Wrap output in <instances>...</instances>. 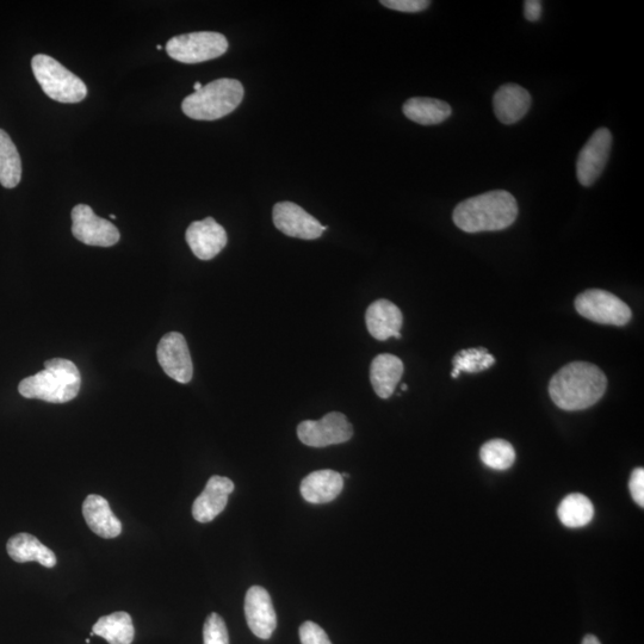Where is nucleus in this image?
Wrapping results in <instances>:
<instances>
[{"mask_svg":"<svg viewBox=\"0 0 644 644\" xmlns=\"http://www.w3.org/2000/svg\"><path fill=\"white\" fill-rule=\"evenodd\" d=\"M608 379L602 369L587 362H573L553 376L549 394L554 404L563 411H582L596 405L603 398Z\"/></svg>","mask_w":644,"mask_h":644,"instance_id":"f257e3e1","label":"nucleus"},{"mask_svg":"<svg viewBox=\"0 0 644 644\" xmlns=\"http://www.w3.org/2000/svg\"><path fill=\"white\" fill-rule=\"evenodd\" d=\"M517 216L515 196L506 190H493L458 204L452 219L463 232L481 233L503 231L515 224Z\"/></svg>","mask_w":644,"mask_h":644,"instance_id":"f03ea898","label":"nucleus"},{"mask_svg":"<svg viewBox=\"0 0 644 644\" xmlns=\"http://www.w3.org/2000/svg\"><path fill=\"white\" fill-rule=\"evenodd\" d=\"M82 387L77 365L68 359L54 358L45 363V369L24 379L18 392L26 399H39L52 404H65L77 398Z\"/></svg>","mask_w":644,"mask_h":644,"instance_id":"7ed1b4c3","label":"nucleus"},{"mask_svg":"<svg viewBox=\"0 0 644 644\" xmlns=\"http://www.w3.org/2000/svg\"><path fill=\"white\" fill-rule=\"evenodd\" d=\"M244 95V86L239 80L218 79L185 98L182 110L190 119L215 121L233 113Z\"/></svg>","mask_w":644,"mask_h":644,"instance_id":"20e7f679","label":"nucleus"},{"mask_svg":"<svg viewBox=\"0 0 644 644\" xmlns=\"http://www.w3.org/2000/svg\"><path fill=\"white\" fill-rule=\"evenodd\" d=\"M32 68L37 83L53 101L66 104L79 103L88 95V88L82 79L46 54L35 55Z\"/></svg>","mask_w":644,"mask_h":644,"instance_id":"39448f33","label":"nucleus"},{"mask_svg":"<svg viewBox=\"0 0 644 644\" xmlns=\"http://www.w3.org/2000/svg\"><path fill=\"white\" fill-rule=\"evenodd\" d=\"M228 41L220 33L198 32L172 37L166 52L182 64H200L214 60L227 52Z\"/></svg>","mask_w":644,"mask_h":644,"instance_id":"423d86ee","label":"nucleus"},{"mask_svg":"<svg viewBox=\"0 0 644 644\" xmlns=\"http://www.w3.org/2000/svg\"><path fill=\"white\" fill-rule=\"evenodd\" d=\"M575 309L588 320L603 325L624 326L633 318L630 307L609 291L590 289L575 299Z\"/></svg>","mask_w":644,"mask_h":644,"instance_id":"0eeeda50","label":"nucleus"},{"mask_svg":"<svg viewBox=\"0 0 644 644\" xmlns=\"http://www.w3.org/2000/svg\"><path fill=\"white\" fill-rule=\"evenodd\" d=\"M297 436L307 447L326 448L349 442L354 436V427L344 414L332 412L320 420L302 421L297 426Z\"/></svg>","mask_w":644,"mask_h":644,"instance_id":"6e6552de","label":"nucleus"},{"mask_svg":"<svg viewBox=\"0 0 644 644\" xmlns=\"http://www.w3.org/2000/svg\"><path fill=\"white\" fill-rule=\"evenodd\" d=\"M71 218L72 234L80 243L98 247H110L119 243V229L110 221L99 218L86 204L74 207Z\"/></svg>","mask_w":644,"mask_h":644,"instance_id":"1a4fd4ad","label":"nucleus"},{"mask_svg":"<svg viewBox=\"0 0 644 644\" xmlns=\"http://www.w3.org/2000/svg\"><path fill=\"white\" fill-rule=\"evenodd\" d=\"M612 134L608 128H599L582 147L577 161V177L582 187H592L602 176L610 158Z\"/></svg>","mask_w":644,"mask_h":644,"instance_id":"9d476101","label":"nucleus"},{"mask_svg":"<svg viewBox=\"0 0 644 644\" xmlns=\"http://www.w3.org/2000/svg\"><path fill=\"white\" fill-rule=\"evenodd\" d=\"M158 362L165 374L179 383L193 379L194 365L183 334L170 332L161 338L157 349Z\"/></svg>","mask_w":644,"mask_h":644,"instance_id":"9b49d317","label":"nucleus"},{"mask_svg":"<svg viewBox=\"0 0 644 644\" xmlns=\"http://www.w3.org/2000/svg\"><path fill=\"white\" fill-rule=\"evenodd\" d=\"M272 219L278 231L288 237L303 240L318 239L328 228L322 226L314 216L293 202L275 204Z\"/></svg>","mask_w":644,"mask_h":644,"instance_id":"f8f14e48","label":"nucleus"},{"mask_svg":"<svg viewBox=\"0 0 644 644\" xmlns=\"http://www.w3.org/2000/svg\"><path fill=\"white\" fill-rule=\"evenodd\" d=\"M245 616L252 633L260 640H269L277 628V616L268 591L253 586L246 593Z\"/></svg>","mask_w":644,"mask_h":644,"instance_id":"ddd939ff","label":"nucleus"},{"mask_svg":"<svg viewBox=\"0 0 644 644\" xmlns=\"http://www.w3.org/2000/svg\"><path fill=\"white\" fill-rule=\"evenodd\" d=\"M185 239L194 255L201 260L218 256L228 241L225 228L213 218L193 222L185 233Z\"/></svg>","mask_w":644,"mask_h":644,"instance_id":"4468645a","label":"nucleus"},{"mask_svg":"<svg viewBox=\"0 0 644 644\" xmlns=\"http://www.w3.org/2000/svg\"><path fill=\"white\" fill-rule=\"evenodd\" d=\"M233 491L234 483L231 479L219 475L212 476L193 505L195 520L198 523L212 522L226 509L229 494Z\"/></svg>","mask_w":644,"mask_h":644,"instance_id":"2eb2a0df","label":"nucleus"},{"mask_svg":"<svg viewBox=\"0 0 644 644\" xmlns=\"http://www.w3.org/2000/svg\"><path fill=\"white\" fill-rule=\"evenodd\" d=\"M531 103L528 90L518 84H505L493 97L494 114L504 125H513L529 113Z\"/></svg>","mask_w":644,"mask_h":644,"instance_id":"dca6fc26","label":"nucleus"},{"mask_svg":"<svg viewBox=\"0 0 644 644\" xmlns=\"http://www.w3.org/2000/svg\"><path fill=\"white\" fill-rule=\"evenodd\" d=\"M368 331L377 340L385 342L389 338L401 339V327L404 317L400 308L388 300H377L365 313Z\"/></svg>","mask_w":644,"mask_h":644,"instance_id":"f3484780","label":"nucleus"},{"mask_svg":"<svg viewBox=\"0 0 644 644\" xmlns=\"http://www.w3.org/2000/svg\"><path fill=\"white\" fill-rule=\"evenodd\" d=\"M344 479L334 470H318L306 476L301 483L303 499L311 504H327L342 493Z\"/></svg>","mask_w":644,"mask_h":644,"instance_id":"a211bd4d","label":"nucleus"},{"mask_svg":"<svg viewBox=\"0 0 644 644\" xmlns=\"http://www.w3.org/2000/svg\"><path fill=\"white\" fill-rule=\"evenodd\" d=\"M83 515L86 524L102 538H115L121 535L122 524L110 509L108 500L101 495L91 494L85 499Z\"/></svg>","mask_w":644,"mask_h":644,"instance_id":"6ab92c4d","label":"nucleus"},{"mask_svg":"<svg viewBox=\"0 0 644 644\" xmlns=\"http://www.w3.org/2000/svg\"><path fill=\"white\" fill-rule=\"evenodd\" d=\"M402 375H404V363L394 355H379L371 363V385L381 399H389L393 395Z\"/></svg>","mask_w":644,"mask_h":644,"instance_id":"aec40b11","label":"nucleus"},{"mask_svg":"<svg viewBox=\"0 0 644 644\" xmlns=\"http://www.w3.org/2000/svg\"><path fill=\"white\" fill-rule=\"evenodd\" d=\"M6 550H8L11 559L18 563L39 562L46 568H53L57 565V557L53 551L43 546V543L35 536L26 534V532L11 537L6 544Z\"/></svg>","mask_w":644,"mask_h":644,"instance_id":"412c9836","label":"nucleus"},{"mask_svg":"<svg viewBox=\"0 0 644 644\" xmlns=\"http://www.w3.org/2000/svg\"><path fill=\"white\" fill-rule=\"evenodd\" d=\"M408 120L419 123L421 126H435L447 121L452 114V109L447 102L441 99L414 97L408 99L402 107Z\"/></svg>","mask_w":644,"mask_h":644,"instance_id":"4be33fe9","label":"nucleus"},{"mask_svg":"<svg viewBox=\"0 0 644 644\" xmlns=\"http://www.w3.org/2000/svg\"><path fill=\"white\" fill-rule=\"evenodd\" d=\"M92 633L103 637L110 644H132L135 629L129 613L115 612L99 618Z\"/></svg>","mask_w":644,"mask_h":644,"instance_id":"5701e85b","label":"nucleus"},{"mask_svg":"<svg viewBox=\"0 0 644 644\" xmlns=\"http://www.w3.org/2000/svg\"><path fill=\"white\" fill-rule=\"evenodd\" d=\"M22 178L20 153L8 133L0 129V184L6 189H14Z\"/></svg>","mask_w":644,"mask_h":644,"instance_id":"b1692460","label":"nucleus"},{"mask_svg":"<svg viewBox=\"0 0 644 644\" xmlns=\"http://www.w3.org/2000/svg\"><path fill=\"white\" fill-rule=\"evenodd\" d=\"M557 516L567 528L578 529L592 522L594 507L584 494H569L562 500Z\"/></svg>","mask_w":644,"mask_h":644,"instance_id":"393cba45","label":"nucleus"},{"mask_svg":"<svg viewBox=\"0 0 644 644\" xmlns=\"http://www.w3.org/2000/svg\"><path fill=\"white\" fill-rule=\"evenodd\" d=\"M481 461L485 466L494 470L510 469L516 461V451L511 443L504 439H492L482 445L480 450Z\"/></svg>","mask_w":644,"mask_h":644,"instance_id":"a878e982","label":"nucleus"},{"mask_svg":"<svg viewBox=\"0 0 644 644\" xmlns=\"http://www.w3.org/2000/svg\"><path fill=\"white\" fill-rule=\"evenodd\" d=\"M495 363V358L488 354L487 349H469L462 350L454 357V370L466 371V373L474 374L480 371L487 370Z\"/></svg>","mask_w":644,"mask_h":644,"instance_id":"bb28decb","label":"nucleus"},{"mask_svg":"<svg viewBox=\"0 0 644 644\" xmlns=\"http://www.w3.org/2000/svg\"><path fill=\"white\" fill-rule=\"evenodd\" d=\"M204 644H229L228 630L218 613H210L203 627Z\"/></svg>","mask_w":644,"mask_h":644,"instance_id":"cd10ccee","label":"nucleus"},{"mask_svg":"<svg viewBox=\"0 0 644 644\" xmlns=\"http://www.w3.org/2000/svg\"><path fill=\"white\" fill-rule=\"evenodd\" d=\"M300 640L302 644H332L325 630L309 621L301 625Z\"/></svg>","mask_w":644,"mask_h":644,"instance_id":"c85d7f7f","label":"nucleus"},{"mask_svg":"<svg viewBox=\"0 0 644 644\" xmlns=\"http://www.w3.org/2000/svg\"><path fill=\"white\" fill-rule=\"evenodd\" d=\"M381 4L388 9L407 12V14H417L431 5L427 0H382Z\"/></svg>","mask_w":644,"mask_h":644,"instance_id":"c756f323","label":"nucleus"},{"mask_svg":"<svg viewBox=\"0 0 644 644\" xmlns=\"http://www.w3.org/2000/svg\"><path fill=\"white\" fill-rule=\"evenodd\" d=\"M629 489L631 492V497H633L635 503L640 507H644V469L636 468L633 473H631L629 481Z\"/></svg>","mask_w":644,"mask_h":644,"instance_id":"7c9ffc66","label":"nucleus"},{"mask_svg":"<svg viewBox=\"0 0 644 644\" xmlns=\"http://www.w3.org/2000/svg\"><path fill=\"white\" fill-rule=\"evenodd\" d=\"M524 15L530 22L540 21L542 17V2L540 0H526L524 2Z\"/></svg>","mask_w":644,"mask_h":644,"instance_id":"2f4dec72","label":"nucleus"},{"mask_svg":"<svg viewBox=\"0 0 644 644\" xmlns=\"http://www.w3.org/2000/svg\"><path fill=\"white\" fill-rule=\"evenodd\" d=\"M581 644H602L599 642L596 636L594 635H587L585 636V639L582 640Z\"/></svg>","mask_w":644,"mask_h":644,"instance_id":"473e14b6","label":"nucleus"},{"mask_svg":"<svg viewBox=\"0 0 644 644\" xmlns=\"http://www.w3.org/2000/svg\"><path fill=\"white\" fill-rule=\"evenodd\" d=\"M202 88H203V85H202L200 82H197V83L194 85V89H195V91H200Z\"/></svg>","mask_w":644,"mask_h":644,"instance_id":"72a5a7b5","label":"nucleus"},{"mask_svg":"<svg viewBox=\"0 0 644 644\" xmlns=\"http://www.w3.org/2000/svg\"><path fill=\"white\" fill-rule=\"evenodd\" d=\"M401 389H402V392H406V390L408 389V387H407V385H402V386H401Z\"/></svg>","mask_w":644,"mask_h":644,"instance_id":"f704fd0d","label":"nucleus"}]
</instances>
